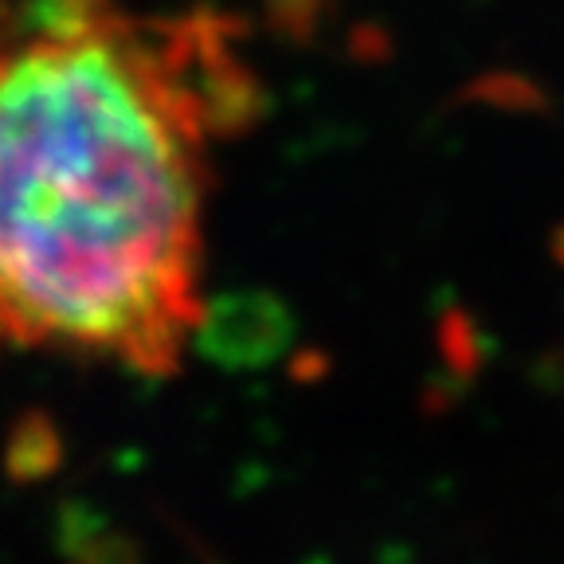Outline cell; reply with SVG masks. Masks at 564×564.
I'll return each instance as SVG.
<instances>
[{"mask_svg":"<svg viewBox=\"0 0 564 564\" xmlns=\"http://www.w3.org/2000/svg\"><path fill=\"white\" fill-rule=\"evenodd\" d=\"M243 106L216 24L35 0L0 47V337L176 372L200 326L208 141Z\"/></svg>","mask_w":564,"mask_h":564,"instance_id":"obj_1","label":"cell"},{"mask_svg":"<svg viewBox=\"0 0 564 564\" xmlns=\"http://www.w3.org/2000/svg\"><path fill=\"white\" fill-rule=\"evenodd\" d=\"M59 463V435L44 415H24L17 423V432L9 440V455H4V467L17 482H35L55 470Z\"/></svg>","mask_w":564,"mask_h":564,"instance_id":"obj_2","label":"cell"},{"mask_svg":"<svg viewBox=\"0 0 564 564\" xmlns=\"http://www.w3.org/2000/svg\"><path fill=\"white\" fill-rule=\"evenodd\" d=\"M63 553L70 564H141V549L122 529L79 525L75 518L63 521Z\"/></svg>","mask_w":564,"mask_h":564,"instance_id":"obj_3","label":"cell"}]
</instances>
